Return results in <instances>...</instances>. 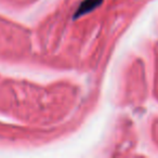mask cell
Instances as JSON below:
<instances>
[{"label":"cell","instance_id":"obj_1","mask_svg":"<svg viewBox=\"0 0 158 158\" xmlns=\"http://www.w3.org/2000/svg\"><path fill=\"white\" fill-rule=\"evenodd\" d=\"M102 2H103V0H84L79 5V7L77 8L76 12L74 14V19H77L79 16L85 15V14L93 11L98 7H100Z\"/></svg>","mask_w":158,"mask_h":158}]
</instances>
